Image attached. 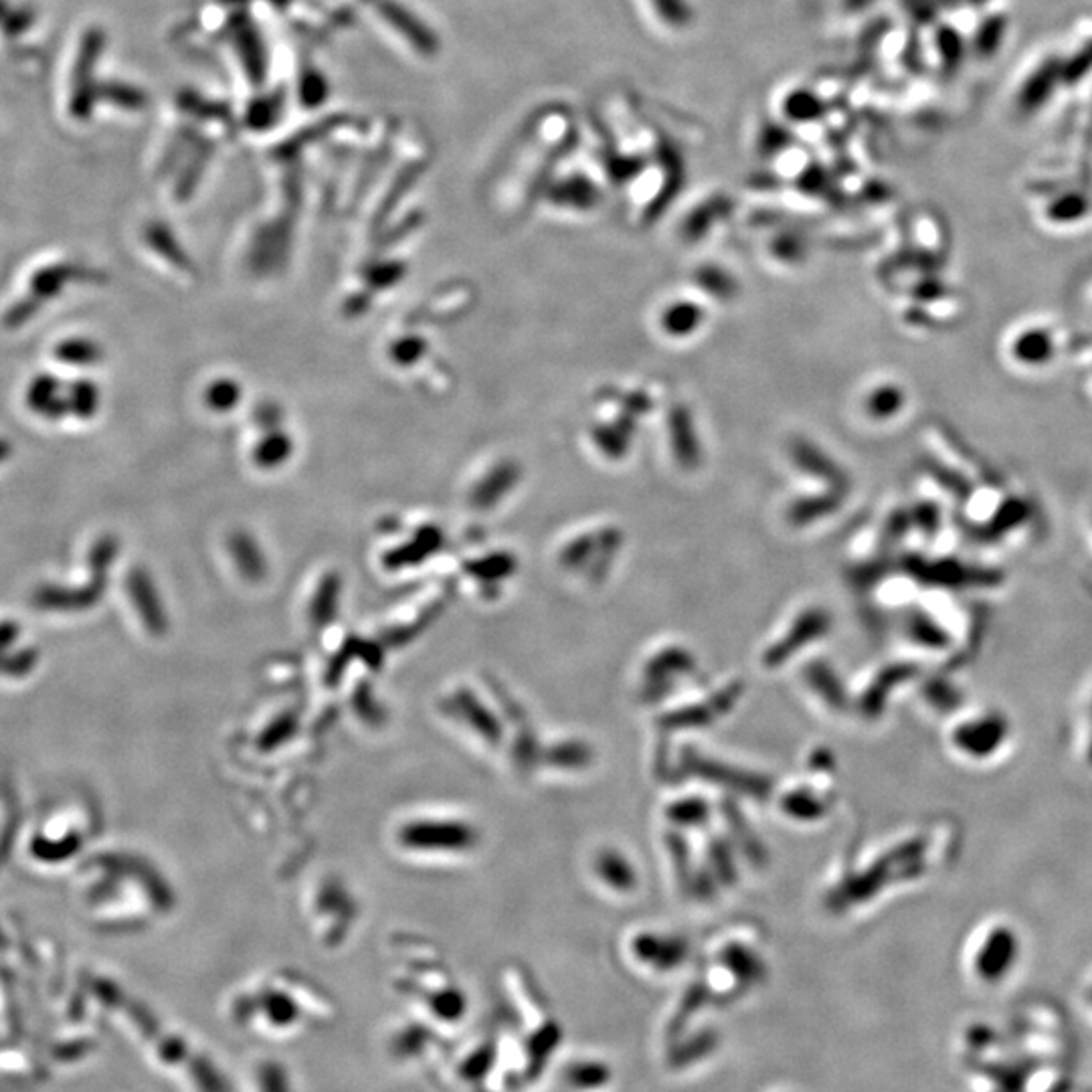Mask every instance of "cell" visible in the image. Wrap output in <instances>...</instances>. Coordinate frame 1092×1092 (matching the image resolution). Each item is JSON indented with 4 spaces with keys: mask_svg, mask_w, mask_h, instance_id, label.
<instances>
[{
    "mask_svg": "<svg viewBox=\"0 0 1092 1092\" xmlns=\"http://www.w3.org/2000/svg\"><path fill=\"white\" fill-rule=\"evenodd\" d=\"M643 4L668 31H684L694 18L688 0H643Z\"/></svg>",
    "mask_w": 1092,
    "mask_h": 1092,
    "instance_id": "6da1fadb",
    "label": "cell"
},
{
    "mask_svg": "<svg viewBox=\"0 0 1092 1092\" xmlns=\"http://www.w3.org/2000/svg\"><path fill=\"white\" fill-rule=\"evenodd\" d=\"M386 15H389L386 18H389L395 27L399 25L400 29H405V35L409 36L411 41H415L423 51H434V41H431V36L427 35V33L419 27L418 22H415L413 18L409 17V15H405L400 9H395V6L386 9Z\"/></svg>",
    "mask_w": 1092,
    "mask_h": 1092,
    "instance_id": "7a4b0ae2",
    "label": "cell"
},
{
    "mask_svg": "<svg viewBox=\"0 0 1092 1092\" xmlns=\"http://www.w3.org/2000/svg\"><path fill=\"white\" fill-rule=\"evenodd\" d=\"M290 455V441L284 437H275V439H268L259 450H257V457L263 466H275V464H282L286 457Z\"/></svg>",
    "mask_w": 1092,
    "mask_h": 1092,
    "instance_id": "3957f363",
    "label": "cell"
},
{
    "mask_svg": "<svg viewBox=\"0 0 1092 1092\" xmlns=\"http://www.w3.org/2000/svg\"><path fill=\"white\" fill-rule=\"evenodd\" d=\"M239 397V386L229 381H221L211 389L209 393V400L213 407L217 409H229L233 407V403H237Z\"/></svg>",
    "mask_w": 1092,
    "mask_h": 1092,
    "instance_id": "277c9868",
    "label": "cell"
}]
</instances>
